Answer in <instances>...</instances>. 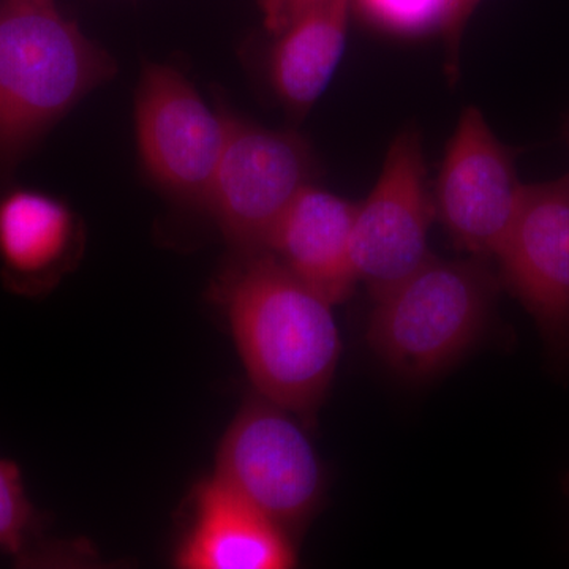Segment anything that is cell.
Listing matches in <instances>:
<instances>
[{
  "instance_id": "cell-1",
  "label": "cell",
  "mask_w": 569,
  "mask_h": 569,
  "mask_svg": "<svg viewBox=\"0 0 569 569\" xmlns=\"http://www.w3.org/2000/svg\"><path fill=\"white\" fill-rule=\"evenodd\" d=\"M216 296L260 396L312 422L342 353L331 302L269 252L239 254Z\"/></svg>"
},
{
  "instance_id": "cell-2",
  "label": "cell",
  "mask_w": 569,
  "mask_h": 569,
  "mask_svg": "<svg viewBox=\"0 0 569 569\" xmlns=\"http://www.w3.org/2000/svg\"><path fill=\"white\" fill-rule=\"evenodd\" d=\"M114 73L111 56L54 2L0 0V168Z\"/></svg>"
},
{
  "instance_id": "cell-3",
  "label": "cell",
  "mask_w": 569,
  "mask_h": 569,
  "mask_svg": "<svg viewBox=\"0 0 569 569\" xmlns=\"http://www.w3.org/2000/svg\"><path fill=\"white\" fill-rule=\"evenodd\" d=\"M488 261L432 254L376 299L367 339L397 376L429 380L478 342L501 287Z\"/></svg>"
},
{
  "instance_id": "cell-4",
  "label": "cell",
  "mask_w": 569,
  "mask_h": 569,
  "mask_svg": "<svg viewBox=\"0 0 569 569\" xmlns=\"http://www.w3.org/2000/svg\"><path fill=\"white\" fill-rule=\"evenodd\" d=\"M316 171V153L302 134L230 114L204 208L239 254L268 252L277 224Z\"/></svg>"
},
{
  "instance_id": "cell-5",
  "label": "cell",
  "mask_w": 569,
  "mask_h": 569,
  "mask_svg": "<svg viewBox=\"0 0 569 569\" xmlns=\"http://www.w3.org/2000/svg\"><path fill=\"white\" fill-rule=\"evenodd\" d=\"M295 415L264 397L242 408L228 429L216 478L288 533L301 530L325 493V471Z\"/></svg>"
},
{
  "instance_id": "cell-6",
  "label": "cell",
  "mask_w": 569,
  "mask_h": 569,
  "mask_svg": "<svg viewBox=\"0 0 569 569\" xmlns=\"http://www.w3.org/2000/svg\"><path fill=\"white\" fill-rule=\"evenodd\" d=\"M230 127L192 82L171 66L142 69L134 100V132L146 173L182 203L203 206Z\"/></svg>"
},
{
  "instance_id": "cell-7",
  "label": "cell",
  "mask_w": 569,
  "mask_h": 569,
  "mask_svg": "<svg viewBox=\"0 0 569 569\" xmlns=\"http://www.w3.org/2000/svg\"><path fill=\"white\" fill-rule=\"evenodd\" d=\"M437 219L418 130L399 133L377 186L356 206L351 257L358 282L373 298L391 290L432 257L427 236Z\"/></svg>"
},
{
  "instance_id": "cell-8",
  "label": "cell",
  "mask_w": 569,
  "mask_h": 569,
  "mask_svg": "<svg viewBox=\"0 0 569 569\" xmlns=\"http://www.w3.org/2000/svg\"><path fill=\"white\" fill-rule=\"evenodd\" d=\"M493 260L501 287L533 318L550 359L569 369V174L526 183Z\"/></svg>"
},
{
  "instance_id": "cell-9",
  "label": "cell",
  "mask_w": 569,
  "mask_h": 569,
  "mask_svg": "<svg viewBox=\"0 0 569 569\" xmlns=\"http://www.w3.org/2000/svg\"><path fill=\"white\" fill-rule=\"evenodd\" d=\"M523 187L516 151L498 140L481 111L467 108L448 141L433 189L437 219L455 246L475 258H496Z\"/></svg>"
},
{
  "instance_id": "cell-10",
  "label": "cell",
  "mask_w": 569,
  "mask_h": 569,
  "mask_svg": "<svg viewBox=\"0 0 569 569\" xmlns=\"http://www.w3.org/2000/svg\"><path fill=\"white\" fill-rule=\"evenodd\" d=\"M82 250L81 219L61 198L24 187L0 192V276L11 293H50Z\"/></svg>"
},
{
  "instance_id": "cell-11",
  "label": "cell",
  "mask_w": 569,
  "mask_h": 569,
  "mask_svg": "<svg viewBox=\"0 0 569 569\" xmlns=\"http://www.w3.org/2000/svg\"><path fill=\"white\" fill-rule=\"evenodd\" d=\"M193 522L176 556L186 569H284L296 565L291 535L213 477L194 492Z\"/></svg>"
},
{
  "instance_id": "cell-12",
  "label": "cell",
  "mask_w": 569,
  "mask_h": 569,
  "mask_svg": "<svg viewBox=\"0 0 569 569\" xmlns=\"http://www.w3.org/2000/svg\"><path fill=\"white\" fill-rule=\"evenodd\" d=\"M356 206L310 183L269 241L268 252L332 306L350 298L358 283L351 257Z\"/></svg>"
},
{
  "instance_id": "cell-13",
  "label": "cell",
  "mask_w": 569,
  "mask_h": 569,
  "mask_svg": "<svg viewBox=\"0 0 569 569\" xmlns=\"http://www.w3.org/2000/svg\"><path fill=\"white\" fill-rule=\"evenodd\" d=\"M351 0H328L272 33L268 81L284 110L305 116L328 88L346 50Z\"/></svg>"
},
{
  "instance_id": "cell-14",
  "label": "cell",
  "mask_w": 569,
  "mask_h": 569,
  "mask_svg": "<svg viewBox=\"0 0 569 569\" xmlns=\"http://www.w3.org/2000/svg\"><path fill=\"white\" fill-rule=\"evenodd\" d=\"M44 529L47 516L29 498L20 467L0 459V553L21 567L59 563L67 550L48 538Z\"/></svg>"
},
{
  "instance_id": "cell-15",
  "label": "cell",
  "mask_w": 569,
  "mask_h": 569,
  "mask_svg": "<svg viewBox=\"0 0 569 569\" xmlns=\"http://www.w3.org/2000/svg\"><path fill=\"white\" fill-rule=\"evenodd\" d=\"M362 20L378 31L397 37L445 32L451 0H351Z\"/></svg>"
},
{
  "instance_id": "cell-16",
  "label": "cell",
  "mask_w": 569,
  "mask_h": 569,
  "mask_svg": "<svg viewBox=\"0 0 569 569\" xmlns=\"http://www.w3.org/2000/svg\"><path fill=\"white\" fill-rule=\"evenodd\" d=\"M481 0H451V14L443 36L447 41L448 59L447 71L449 80H458L460 43H462L463 32L473 11L477 10Z\"/></svg>"
},
{
  "instance_id": "cell-17",
  "label": "cell",
  "mask_w": 569,
  "mask_h": 569,
  "mask_svg": "<svg viewBox=\"0 0 569 569\" xmlns=\"http://www.w3.org/2000/svg\"><path fill=\"white\" fill-rule=\"evenodd\" d=\"M323 2H328V0H261L260 6L261 11H263L266 29L276 33L288 21L293 20L296 14Z\"/></svg>"
},
{
  "instance_id": "cell-18",
  "label": "cell",
  "mask_w": 569,
  "mask_h": 569,
  "mask_svg": "<svg viewBox=\"0 0 569 569\" xmlns=\"http://www.w3.org/2000/svg\"><path fill=\"white\" fill-rule=\"evenodd\" d=\"M36 2H54V0H36Z\"/></svg>"
},
{
  "instance_id": "cell-19",
  "label": "cell",
  "mask_w": 569,
  "mask_h": 569,
  "mask_svg": "<svg viewBox=\"0 0 569 569\" xmlns=\"http://www.w3.org/2000/svg\"><path fill=\"white\" fill-rule=\"evenodd\" d=\"M567 137H568V142H569V122H568V129H567Z\"/></svg>"
}]
</instances>
